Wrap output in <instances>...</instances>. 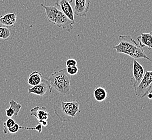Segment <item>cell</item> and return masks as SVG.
<instances>
[{
  "instance_id": "cell-16",
  "label": "cell",
  "mask_w": 152,
  "mask_h": 140,
  "mask_svg": "<svg viewBox=\"0 0 152 140\" xmlns=\"http://www.w3.org/2000/svg\"><path fill=\"white\" fill-rule=\"evenodd\" d=\"M15 124V121L12 118L7 119L6 121L3 122V133L4 134H8V129L12 128Z\"/></svg>"
},
{
  "instance_id": "cell-2",
  "label": "cell",
  "mask_w": 152,
  "mask_h": 140,
  "mask_svg": "<svg viewBox=\"0 0 152 140\" xmlns=\"http://www.w3.org/2000/svg\"><path fill=\"white\" fill-rule=\"evenodd\" d=\"M71 78L66 69L54 71L46 80L50 89H54L62 95H66L70 92Z\"/></svg>"
},
{
  "instance_id": "cell-21",
  "label": "cell",
  "mask_w": 152,
  "mask_h": 140,
  "mask_svg": "<svg viewBox=\"0 0 152 140\" xmlns=\"http://www.w3.org/2000/svg\"><path fill=\"white\" fill-rule=\"evenodd\" d=\"M6 114L7 117H8L9 118H12V116H14L15 112L14 110H12L11 107H9V108H7L6 110Z\"/></svg>"
},
{
  "instance_id": "cell-13",
  "label": "cell",
  "mask_w": 152,
  "mask_h": 140,
  "mask_svg": "<svg viewBox=\"0 0 152 140\" xmlns=\"http://www.w3.org/2000/svg\"><path fill=\"white\" fill-rule=\"evenodd\" d=\"M16 30L15 27H0V39L4 40H12L14 38Z\"/></svg>"
},
{
  "instance_id": "cell-6",
  "label": "cell",
  "mask_w": 152,
  "mask_h": 140,
  "mask_svg": "<svg viewBox=\"0 0 152 140\" xmlns=\"http://www.w3.org/2000/svg\"><path fill=\"white\" fill-rule=\"evenodd\" d=\"M31 115L35 116L39 121V124L42 127H46L48 124V119L49 116V113L47 110L46 107L39 106L34 107L31 110Z\"/></svg>"
},
{
  "instance_id": "cell-15",
  "label": "cell",
  "mask_w": 152,
  "mask_h": 140,
  "mask_svg": "<svg viewBox=\"0 0 152 140\" xmlns=\"http://www.w3.org/2000/svg\"><path fill=\"white\" fill-rule=\"evenodd\" d=\"M93 95L95 99L100 102L105 100L107 97L106 90L105 89V88L101 87L95 89L93 92Z\"/></svg>"
},
{
  "instance_id": "cell-19",
  "label": "cell",
  "mask_w": 152,
  "mask_h": 140,
  "mask_svg": "<svg viewBox=\"0 0 152 140\" xmlns=\"http://www.w3.org/2000/svg\"><path fill=\"white\" fill-rule=\"evenodd\" d=\"M23 128H24L23 127H21L18 124L16 123L12 127L8 129V133H10V134H15L19 131L20 129H23Z\"/></svg>"
},
{
  "instance_id": "cell-8",
  "label": "cell",
  "mask_w": 152,
  "mask_h": 140,
  "mask_svg": "<svg viewBox=\"0 0 152 140\" xmlns=\"http://www.w3.org/2000/svg\"><path fill=\"white\" fill-rule=\"evenodd\" d=\"M73 0H56L55 4L58 6L62 12L70 19L71 21L75 22L74 12L72 3Z\"/></svg>"
},
{
  "instance_id": "cell-23",
  "label": "cell",
  "mask_w": 152,
  "mask_h": 140,
  "mask_svg": "<svg viewBox=\"0 0 152 140\" xmlns=\"http://www.w3.org/2000/svg\"><path fill=\"white\" fill-rule=\"evenodd\" d=\"M44 1H45V2L46 3V4H48V2H50V3H53V2H55V1L56 0H43Z\"/></svg>"
},
{
  "instance_id": "cell-5",
  "label": "cell",
  "mask_w": 152,
  "mask_h": 140,
  "mask_svg": "<svg viewBox=\"0 0 152 140\" xmlns=\"http://www.w3.org/2000/svg\"><path fill=\"white\" fill-rule=\"evenodd\" d=\"M152 85V71H146L139 85L134 88L135 94L137 97L143 98L151 90Z\"/></svg>"
},
{
  "instance_id": "cell-3",
  "label": "cell",
  "mask_w": 152,
  "mask_h": 140,
  "mask_svg": "<svg viewBox=\"0 0 152 140\" xmlns=\"http://www.w3.org/2000/svg\"><path fill=\"white\" fill-rule=\"evenodd\" d=\"M53 108L56 115L63 122L70 121L80 112L79 104L76 100L56 101Z\"/></svg>"
},
{
  "instance_id": "cell-10",
  "label": "cell",
  "mask_w": 152,
  "mask_h": 140,
  "mask_svg": "<svg viewBox=\"0 0 152 140\" xmlns=\"http://www.w3.org/2000/svg\"><path fill=\"white\" fill-rule=\"evenodd\" d=\"M48 89H49V91L50 92H52L46 80L44 82H43L42 80V82L37 85L34 86L32 87L28 88V92L29 94H34L40 97H42L46 94Z\"/></svg>"
},
{
  "instance_id": "cell-22",
  "label": "cell",
  "mask_w": 152,
  "mask_h": 140,
  "mask_svg": "<svg viewBox=\"0 0 152 140\" xmlns=\"http://www.w3.org/2000/svg\"><path fill=\"white\" fill-rule=\"evenodd\" d=\"M147 97H148L149 99H150V100H152V89H151V90L149 93L147 94Z\"/></svg>"
},
{
  "instance_id": "cell-4",
  "label": "cell",
  "mask_w": 152,
  "mask_h": 140,
  "mask_svg": "<svg viewBox=\"0 0 152 140\" xmlns=\"http://www.w3.org/2000/svg\"><path fill=\"white\" fill-rule=\"evenodd\" d=\"M41 6L45 10L46 17L49 23L65 29L69 32L73 30L74 22L71 21L60 10L55 6H46L43 4Z\"/></svg>"
},
{
  "instance_id": "cell-17",
  "label": "cell",
  "mask_w": 152,
  "mask_h": 140,
  "mask_svg": "<svg viewBox=\"0 0 152 140\" xmlns=\"http://www.w3.org/2000/svg\"><path fill=\"white\" fill-rule=\"evenodd\" d=\"M9 104H10V107H11L12 110H14V112H15L14 116H16L18 115V114L20 112V110L21 109V105L18 104L16 101L12 99L10 101Z\"/></svg>"
},
{
  "instance_id": "cell-11",
  "label": "cell",
  "mask_w": 152,
  "mask_h": 140,
  "mask_svg": "<svg viewBox=\"0 0 152 140\" xmlns=\"http://www.w3.org/2000/svg\"><path fill=\"white\" fill-rule=\"evenodd\" d=\"M17 19V14L16 12L8 13L0 16V27H15Z\"/></svg>"
},
{
  "instance_id": "cell-12",
  "label": "cell",
  "mask_w": 152,
  "mask_h": 140,
  "mask_svg": "<svg viewBox=\"0 0 152 140\" xmlns=\"http://www.w3.org/2000/svg\"><path fill=\"white\" fill-rule=\"evenodd\" d=\"M139 45L143 48L147 47L148 50L152 49V31L150 33H142L137 37Z\"/></svg>"
},
{
  "instance_id": "cell-1",
  "label": "cell",
  "mask_w": 152,
  "mask_h": 140,
  "mask_svg": "<svg viewBox=\"0 0 152 140\" xmlns=\"http://www.w3.org/2000/svg\"><path fill=\"white\" fill-rule=\"evenodd\" d=\"M119 43L113 46L117 53L128 55L134 59H146L152 61L150 58L146 56L145 52L139 44L129 35H119Z\"/></svg>"
},
{
  "instance_id": "cell-9",
  "label": "cell",
  "mask_w": 152,
  "mask_h": 140,
  "mask_svg": "<svg viewBox=\"0 0 152 140\" xmlns=\"http://www.w3.org/2000/svg\"><path fill=\"white\" fill-rule=\"evenodd\" d=\"M90 4L91 0H74V14L80 17L86 16Z\"/></svg>"
},
{
  "instance_id": "cell-7",
  "label": "cell",
  "mask_w": 152,
  "mask_h": 140,
  "mask_svg": "<svg viewBox=\"0 0 152 140\" xmlns=\"http://www.w3.org/2000/svg\"><path fill=\"white\" fill-rule=\"evenodd\" d=\"M145 70L143 66L134 59L133 64V77L131 79L132 85L135 88L137 87L145 74Z\"/></svg>"
},
{
  "instance_id": "cell-18",
  "label": "cell",
  "mask_w": 152,
  "mask_h": 140,
  "mask_svg": "<svg viewBox=\"0 0 152 140\" xmlns=\"http://www.w3.org/2000/svg\"><path fill=\"white\" fill-rule=\"evenodd\" d=\"M66 69L67 73L70 76L76 75V74L79 72V69H78V67H77V66L67 67Z\"/></svg>"
},
{
  "instance_id": "cell-14",
  "label": "cell",
  "mask_w": 152,
  "mask_h": 140,
  "mask_svg": "<svg viewBox=\"0 0 152 140\" xmlns=\"http://www.w3.org/2000/svg\"><path fill=\"white\" fill-rule=\"evenodd\" d=\"M42 74L40 72L37 71H33L32 73H31L28 78V84L29 85L34 86L37 85L42 82Z\"/></svg>"
},
{
  "instance_id": "cell-20",
  "label": "cell",
  "mask_w": 152,
  "mask_h": 140,
  "mask_svg": "<svg viewBox=\"0 0 152 140\" xmlns=\"http://www.w3.org/2000/svg\"><path fill=\"white\" fill-rule=\"evenodd\" d=\"M77 62L75 59L70 58L68 59L66 62V65L67 67H70V66H77Z\"/></svg>"
}]
</instances>
